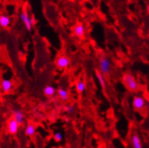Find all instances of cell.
<instances>
[{"label": "cell", "mask_w": 149, "mask_h": 148, "mask_svg": "<svg viewBox=\"0 0 149 148\" xmlns=\"http://www.w3.org/2000/svg\"><path fill=\"white\" fill-rule=\"evenodd\" d=\"M62 138H63V136H62V133H59V132L56 133L54 134V140H55V142H62Z\"/></svg>", "instance_id": "obj_18"}, {"label": "cell", "mask_w": 149, "mask_h": 148, "mask_svg": "<svg viewBox=\"0 0 149 148\" xmlns=\"http://www.w3.org/2000/svg\"><path fill=\"white\" fill-rule=\"evenodd\" d=\"M147 108H148V110H149V100H148V105H147Z\"/></svg>", "instance_id": "obj_19"}, {"label": "cell", "mask_w": 149, "mask_h": 148, "mask_svg": "<svg viewBox=\"0 0 149 148\" xmlns=\"http://www.w3.org/2000/svg\"><path fill=\"white\" fill-rule=\"evenodd\" d=\"M19 126V124L17 123V121L15 120L13 117L10 118L7 122L8 130L9 133L11 134V135H16L18 133Z\"/></svg>", "instance_id": "obj_5"}, {"label": "cell", "mask_w": 149, "mask_h": 148, "mask_svg": "<svg viewBox=\"0 0 149 148\" xmlns=\"http://www.w3.org/2000/svg\"><path fill=\"white\" fill-rule=\"evenodd\" d=\"M123 83L125 88L131 92H136L139 90V84L135 77L130 73H125L123 76Z\"/></svg>", "instance_id": "obj_1"}, {"label": "cell", "mask_w": 149, "mask_h": 148, "mask_svg": "<svg viewBox=\"0 0 149 148\" xmlns=\"http://www.w3.org/2000/svg\"><path fill=\"white\" fill-rule=\"evenodd\" d=\"M36 126L32 122H29L25 129V135L28 137H32L36 133Z\"/></svg>", "instance_id": "obj_9"}, {"label": "cell", "mask_w": 149, "mask_h": 148, "mask_svg": "<svg viewBox=\"0 0 149 148\" xmlns=\"http://www.w3.org/2000/svg\"><path fill=\"white\" fill-rule=\"evenodd\" d=\"M65 111L69 115H73L75 113V108L74 105H68L65 108Z\"/></svg>", "instance_id": "obj_17"}, {"label": "cell", "mask_w": 149, "mask_h": 148, "mask_svg": "<svg viewBox=\"0 0 149 148\" xmlns=\"http://www.w3.org/2000/svg\"><path fill=\"white\" fill-rule=\"evenodd\" d=\"M70 65V59L65 56H61L58 57L56 60V67H59V69H65Z\"/></svg>", "instance_id": "obj_6"}, {"label": "cell", "mask_w": 149, "mask_h": 148, "mask_svg": "<svg viewBox=\"0 0 149 148\" xmlns=\"http://www.w3.org/2000/svg\"><path fill=\"white\" fill-rule=\"evenodd\" d=\"M57 94L61 100L67 101L69 98V91L64 88H59L57 89Z\"/></svg>", "instance_id": "obj_11"}, {"label": "cell", "mask_w": 149, "mask_h": 148, "mask_svg": "<svg viewBox=\"0 0 149 148\" xmlns=\"http://www.w3.org/2000/svg\"><path fill=\"white\" fill-rule=\"evenodd\" d=\"M12 81L10 79H3L2 81V89L4 93H8L11 90Z\"/></svg>", "instance_id": "obj_13"}, {"label": "cell", "mask_w": 149, "mask_h": 148, "mask_svg": "<svg viewBox=\"0 0 149 148\" xmlns=\"http://www.w3.org/2000/svg\"><path fill=\"white\" fill-rule=\"evenodd\" d=\"M43 93H44L45 96H48V97H51L56 93V90L52 85H48L44 88Z\"/></svg>", "instance_id": "obj_15"}, {"label": "cell", "mask_w": 149, "mask_h": 148, "mask_svg": "<svg viewBox=\"0 0 149 148\" xmlns=\"http://www.w3.org/2000/svg\"><path fill=\"white\" fill-rule=\"evenodd\" d=\"M132 106L135 110H143L146 107V101L142 96H136L133 99Z\"/></svg>", "instance_id": "obj_4"}, {"label": "cell", "mask_w": 149, "mask_h": 148, "mask_svg": "<svg viewBox=\"0 0 149 148\" xmlns=\"http://www.w3.org/2000/svg\"><path fill=\"white\" fill-rule=\"evenodd\" d=\"M85 88H86V85H85V81L82 79H79V81L76 84V90H77V93L81 94L85 91Z\"/></svg>", "instance_id": "obj_16"}, {"label": "cell", "mask_w": 149, "mask_h": 148, "mask_svg": "<svg viewBox=\"0 0 149 148\" xmlns=\"http://www.w3.org/2000/svg\"><path fill=\"white\" fill-rule=\"evenodd\" d=\"M10 24V18L5 14L0 15V26L6 28Z\"/></svg>", "instance_id": "obj_12"}, {"label": "cell", "mask_w": 149, "mask_h": 148, "mask_svg": "<svg viewBox=\"0 0 149 148\" xmlns=\"http://www.w3.org/2000/svg\"><path fill=\"white\" fill-rule=\"evenodd\" d=\"M20 19L25 24V27L27 31H31L33 28V24L34 23V20L32 17H30L28 12L26 10H24L20 14Z\"/></svg>", "instance_id": "obj_3"}, {"label": "cell", "mask_w": 149, "mask_h": 148, "mask_svg": "<svg viewBox=\"0 0 149 148\" xmlns=\"http://www.w3.org/2000/svg\"><path fill=\"white\" fill-rule=\"evenodd\" d=\"M111 69V61L106 56H102L100 59V71L103 76H108Z\"/></svg>", "instance_id": "obj_2"}, {"label": "cell", "mask_w": 149, "mask_h": 148, "mask_svg": "<svg viewBox=\"0 0 149 148\" xmlns=\"http://www.w3.org/2000/svg\"><path fill=\"white\" fill-rule=\"evenodd\" d=\"M96 76H97V79H98L102 88L104 90L106 89V81H105V77L102 74L101 72L99 71V70H96Z\"/></svg>", "instance_id": "obj_14"}, {"label": "cell", "mask_w": 149, "mask_h": 148, "mask_svg": "<svg viewBox=\"0 0 149 148\" xmlns=\"http://www.w3.org/2000/svg\"><path fill=\"white\" fill-rule=\"evenodd\" d=\"M148 11H149V6L148 7Z\"/></svg>", "instance_id": "obj_20"}, {"label": "cell", "mask_w": 149, "mask_h": 148, "mask_svg": "<svg viewBox=\"0 0 149 148\" xmlns=\"http://www.w3.org/2000/svg\"><path fill=\"white\" fill-rule=\"evenodd\" d=\"M13 118L19 125H22L25 122V114L21 110L15 109L13 110Z\"/></svg>", "instance_id": "obj_7"}, {"label": "cell", "mask_w": 149, "mask_h": 148, "mask_svg": "<svg viewBox=\"0 0 149 148\" xmlns=\"http://www.w3.org/2000/svg\"><path fill=\"white\" fill-rule=\"evenodd\" d=\"M131 144L133 148H143L142 141L137 133H133L131 135Z\"/></svg>", "instance_id": "obj_8"}, {"label": "cell", "mask_w": 149, "mask_h": 148, "mask_svg": "<svg viewBox=\"0 0 149 148\" xmlns=\"http://www.w3.org/2000/svg\"><path fill=\"white\" fill-rule=\"evenodd\" d=\"M73 31H74V33L77 37L82 38L84 36V35H85V27H84V25L82 24H78L74 27Z\"/></svg>", "instance_id": "obj_10"}]
</instances>
